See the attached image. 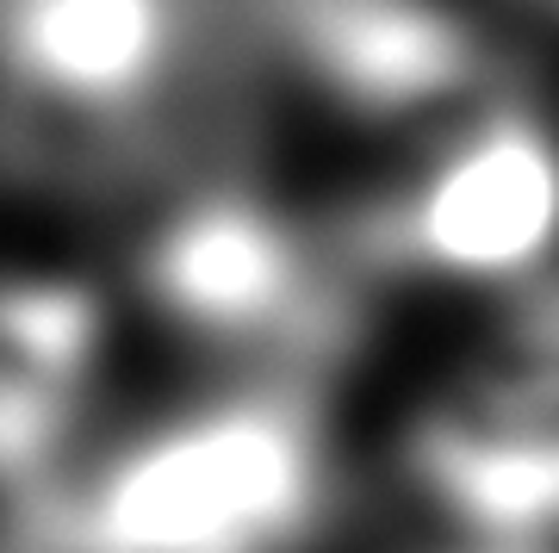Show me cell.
Here are the masks:
<instances>
[{"mask_svg": "<svg viewBox=\"0 0 559 553\" xmlns=\"http://www.w3.org/2000/svg\"><path fill=\"white\" fill-rule=\"evenodd\" d=\"M13 62L62 99H119L162 57V0H20Z\"/></svg>", "mask_w": 559, "mask_h": 553, "instance_id": "5", "label": "cell"}, {"mask_svg": "<svg viewBox=\"0 0 559 553\" xmlns=\"http://www.w3.org/2000/svg\"><path fill=\"white\" fill-rule=\"evenodd\" d=\"M305 44L355 106L429 113L473 99L485 50L436 0H311Z\"/></svg>", "mask_w": 559, "mask_h": 553, "instance_id": "4", "label": "cell"}, {"mask_svg": "<svg viewBox=\"0 0 559 553\" xmlns=\"http://www.w3.org/2000/svg\"><path fill=\"white\" fill-rule=\"evenodd\" d=\"M399 249L448 280L528 274L559 243V143L528 119H485L399 205Z\"/></svg>", "mask_w": 559, "mask_h": 553, "instance_id": "2", "label": "cell"}, {"mask_svg": "<svg viewBox=\"0 0 559 553\" xmlns=\"http://www.w3.org/2000/svg\"><path fill=\"white\" fill-rule=\"evenodd\" d=\"M150 293L200 337H261L305 305L299 243L242 199L175 217L150 249Z\"/></svg>", "mask_w": 559, "mask_h": 553, "instance_id": "3", "label": "cell"}, {"mask_svg": "<svg viewBox=\"0 0 559 553\" xmlns=\"http://www.w3.org/2000/svg\"><path fill=\"white\" fill-rule=\"evenodd\" d=\"M323 448L293 398L242 392L180 411L81 492V553H280L311 522Z\"/></svg>", "mask_w": 559, "mask_h": 553, "instance_id": "1", "label": "cell"}]
</instances>
